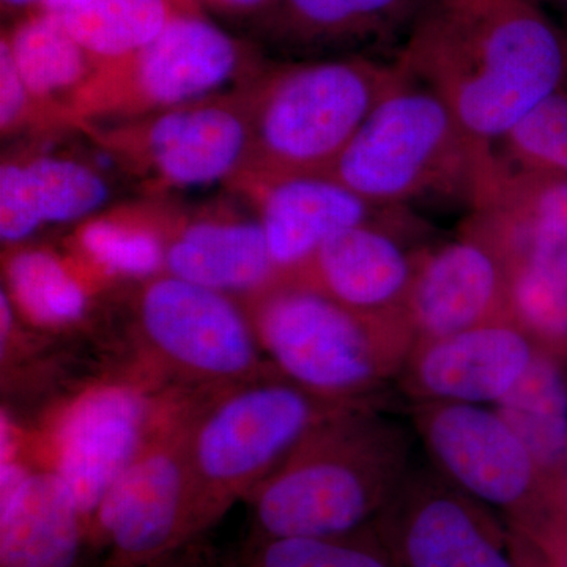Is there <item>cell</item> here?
I'll return each instance as SVG.
<instances>
[{
	"instance_id": "obj_1",
	"label": "cell",
	"mask_w": 567,
	"mask_h": 567,
	"mask_svg": "<svg viewBox=\"0 0 567 567\" xmlns=\"http://www.w3.org/2000/svg\"><path fill=\"white\" fill-rule=\"evenodd\" d=\"M394 62L496 147L567 80V35L532 0H425Z\"/></svg>"
},
{
	"instance_id": "obj_2",
	"label": "cell",
	"mask_w": 567,
	"mask_h": 567,
	"mask_svg": "<svg viewBox=\"0 0 567 567\" xmlns=\"http://www.w3.org/2000/svg\"><path fill=\"white\" fill-rule=\"evenodd\" d=\"M372 404L324 420L254 488L246 498L254 543L349 536L374 525L410 473L412 439Z\"/></svg>"
},
{
	"instance_id": "obj_3",
	"label": "cell",
	"mask_w": 567,
	"mask_h": 567,
	"mask_svg": "<svg viewBox=\"0 0 567 567\" xmlns=\"http://www.w3.org/2000/svg\"><path fill=\"white\" fill-rule=\"evenodd\" d=\"M402 80L394 61L363 54L264 63L248 81L251 145L234 185L327 175L377 103Z\"/></svg>"
},
{
	"instance_id": "obj_4",
	"label": "cell",
	"mask_w": 567,
	"mask_h": 567,
	"mask_svg": "<svg viewBox=\"0 0 567 567\" xmlns=\"http://www.w3.org/2000/svg\"><path fill=\"white\" fill-rule=\"evenodd\" d=\"M241 303L276 371L331 401L374 402L416 342L404 312L354 311L298 279H281Z\"/></svg>"
},
{
	"instance_id": "obj_5",
	"label": "cell",
	"mask_w": 567,
	"mask_h": 567,
	"mask_svg": "<svg viewBox=\"0 0 567 567\" xmlns=\"http://www.w3.org/2000/svg\"><path fill=\"white\" fill-rule=\"evenodd\" d=\"M495 162V147L476 141L436 93L404 74L327 175L380 207L429 199L470 207Z\"/></svg>"
},
{
	"instance_id": "obj_6",
	"label": "cell",
	"mask_w": 567,
	"mask_h": 567,
	"mask_svg": "<svg viewBox=\"0 0 567 567\" xmlns=\"http://www.w3.org/2000/svg\"><path fill=\"white\" fill-rule=\"evenodd\" d=\"M358 404L320 398L279 372L204 393L189 435L194 527H215L267 480L309 432Z\"/></svg>"
},
{
	"instance_id": "obj_7",
	"label": "cell",
	"mask_w": 567,
	"mask_h": 567,
	"mask_svg": "<svg viewBox=\"0 0 567 567\" xmlns=\"http://www.w3.org/2000/svg\"><path fill=\"white\" fill-rule=\"evenodd\" d=\"M470 208L466 221L505 265L511 319L567 357V178L514 169L498 156Z\"/></svg>"
},
{
	"instance_id": "obj_8",
	"label": "cell",
	"mask_w": 567,
	"mask_h": 567,
	"mask_svg": "<svg viewBox=\"0 0 567 567\" xmlns=\"http://www.w3.org/2000/svg\"><path fill=\"white\" fill-rule=\"evenodd\" d=\"M145 374L177 390L215 393L274 374L241 301L159 274L133 298Z\"/></svg>"
},
{
	"instance_id": "obj_9",
	"label": "cell",
	"mask_w": 567,
	"mask_h": 567,
	"mask_svg": "<svg viewBox=\"0 0 567 567\" xmlns=\"http://www.w3.org/2000/svg\"><path fill=\"white\" fill-rule=\"evenodd\" d=\"M204 393L177 390L93 520L103 567H144L197 539L189 435Z\"/></svg>"
},
{
	"instance_id": "obj_10",
	"label": "cell",
	"mask_w": 567,
	"mask_h": 567,
	"mask_svg": "<svg viewBox=\"0 0 567 567\" xmlns=\"http://www.w3.org/2000/svg\"><path fill=\"white\" fill-rule=\"evenodd\" d=\"M262 65L203 11H181L132 59L96 70L74 106V126L134 121L207 99L229 82L252 80Z\"/></svg>"
},
{
	"instance_id": "obj_11",
	"label": "cell",
	"mask_w": 567,
	"mask_h": 567,
	"mask_svg": "<svg viewBox=\"0 0 567 567\" xmlns=\"http://www.w3.org/2000/svg\"><path fill=\"white\" fill-rule=\"evenodd\" d=\"M81 130L158 192L234 182L246 169L251 145L248 82L134 121Z\"/></svg>"
},
{
	"instance_id": "obj_12",
	"label": "cell",
	"mask_w": 567,
	"mask_h": 567,
	"mask_svg": "<svg viewBox=\"0 0 567 567\" xmlns=\"http://www.w3.org/2000/svg\"><path fill=\"white\" fill-rule=\"evenodd\" d=\"M175 391L163 390L145 372L104 380L59 406L44 429L40 465L65 481L92 535L104 496L140 453Z\"/></svg>"
},
{
	"instance_id": "obj_13",
	"label": "cell",
	"mask_w": 567,
	"mask_h": 567,
	"mask_svg": "<svg viewBox=\"0 0 567 567\" xmlns=\"http://www.w3.org/2000/svg\"><path fill=\"white\" fill-rule=\"evenodd\" d=\"M417 435L436 472L532 532L546 511L567 513V491L543 475L503 417L483 405L417 402Z\"/></svg>"
},
{
	"instance_id": "obj_14",
	"label": "cell",
	"mask_w": 567,
	"mask_h": 567,
	"mask_svg": "<svg viewBox=\"0 0 567 567\" xmlns=\"http://www.w3.org/2000/svg\"><path fill=\"white\" fill-rule=\"evenodd\" d=\"M374 528L395 567H520L488 507L439 472L410 470Z\"/></svg>"
},
{
	"instance_id": "obj_15",
	"label": "cell",
	"mask_w": 567,
	"mask_h": 567,
	"mask_svg": "<svg viewBox=\"0 0 567 567\" xmlns=\"http://www.w3.org/2000/svg\"><path fill=\"white\" fill-rule=\"evenodd\" d=\"M405 315L416 341L511 320L505 265L472 224L450 244L417 251Z\"/></svg>"
},
{
	"instance_id": "obj_16",
	"label": "cell",
	"mask_w": 567,
	"mask_h": 567,
	"mask_svg": "<svg viewBox=\"0 0 567 567\" xmlns=\"http://www.w3.org/2000/svg\"><path fill=\"white\" fill-rule=\"evenodd\" d=\"M536 350L517 323L503 320L416 341L399 377L417 402L496 404L527 371Z\"/></svg>"
},
{
	"instance_id": "obj_17",
	"label": "cell",
	"mask_w": 567,
	"mask_h": 567,
	"mask_svg": "<svg viewBox=\"0 0 567 567\" xmlns=\"http://www.w3.org/2000/svg\"><path fill=\"white\" fill-rule=\"evenodd\" d=\"M91 524L58 473L24 457L0 464V567H81Z\"/></svg>"
},
{
	"instance_id": "obj_18",
	"label": "cell",
	"mask_w": 567,
	"mask_h": 567,
	"mask_svg": "<svg viewBox=\"0 0 567 567\" xmlns=\"http://www.w3.org/2000/svg\"><path fill=\"white\" fill-rule=\"evenodd\" d=\"M237 188L256 203L271 259L282 279L300 275L324 241L341 230L391 223L402 212L368 203L330 175H300Z\"/></svg>"
},
{
	"instance_id": "obj_19",
	"label": "cell",
	"mask_w": 567,
	"mask_h": 567,
	"mask_svg": "<svg viewBox=\"0 0 567 567\" xmlns=\"http://www.w3.org/2000/svg\"><path fill=\"white\" fill-rule=\"evenodd\" d=\"M390 224L369 223L341 230L290 279L308 284L354 311L405 315L417 252L406 251Z\"/></svg>"
},
{
	"instance_id": "obj_20",
	"label": "cell",
	"mask_w": 567,
	"mask_h": 567,
	"mask_svg": "<svg viewBox=\"0 0 567 567\" xmlns=\"http://www.w3.org/2000/svg\"><path fill=\"white\" fill-rule=\"evenodd\" d=\"M164 274L246 301L281 281L260 221L174 213Z\"/></svg>"
},
{
	"instance_id": "obj_21",
	"label": "cell",
	"mask_w": 567,
	"mask_h": 567,
	"mask_svg": "<svg viewBox=\"0 0 567 567\" xmlns=\"http://www.w3.org/2000/svg\"><path fill=\"white\" fill-rule=\"evenodd\" d=\"M106 177L91 164L22 153L0 166V238L3 248L25 244L48 224L84 221L110 197Z\"/></svg>"
},
{
	"instance_id": "obj_22",
	"label": "cell",
	"mask_w": 567,
	"mask_h": 567,
	"mask_svg": "<svg viewBox=\"0 0 567 567\" xmlns=\"http://www.w3.org/2000/svg\"><path fill=\"white\" fill-rule=\"evenodd\" d=\"M425 0H274L276 39L297 50L401 47Z\"/></svg>"
},
{
	"instance_id": "obj_23",
	"label": "cell",
	"mask_w": 567,
	"mask_h": 567,
	"mask_svg": "<svg viewBox=\"0 0 567 567\" xmlns=\"http://www.w3.org/2000/svg\"><path fill=\"white\" fill-rule=\"evenodd\" d=\"M40 118V133L74 126L73 110L96 65L61 14L31 11L3 31Z\"/></svg>"
},
{
	"instance_id": "obj_24",
	"label": "cell",
	"mask_w": 567,
	"mask_h": 567,
	"mask_svg": "<svg viewBox=\"0 0 567 567\" xmlns=\"http://www.w3.org/2000/svg\"><path fill=\"white\" fill-rule=\"evenodd\" d=\"M2 275V290L20 319L47 331L80 324L100 284L70 252L25 244L3 248Z\"/></svg>"
},
{
	"instance_id": "obj_25",
	"label": "cell",
	"mask_w": 567,
	"mask_h": 567,
	"mask_svg": "<svg viewBox=\"0 0 567 567\" xmlns=\"http://www.w3.org/2000/svg\"><path fill=\"white\" fill-rule=\"evenodd\" d=\"M174 212L156 205H132L91 216L74 229L69 252L99 282H142L164 274L167 233Z\"/></svg>"
},
{
	"instance_id": "obj_26",
	"label": "cell",
	"mask_w": 567,
	"mask_h": 567,
	"mask_svg": "<svg viewBox=\"0 0 567 567\" xmlns=\"http://www.w3.org/2000/svg\"><path fill=\"white\" fill-rule=\"evenodd\" d=\"M543 475L567 491L566 358L537 347L527 371L495 404Z\"/></svg>"
},
{
	"instance_id": "obj_27",
	"label": "cell",
	"mask_w": 567,
	"mask_h": 567,
	"mask_svg": "<svg viewBox=\"0 0 567 567\" xmlns=\"http://www.w3.org/2000/svg\"><path fill=\"white\" fill-rule=\"evenodd\" d=\"M181 11L174 0H71L61 18L102 70L144 50Z\"/></svg>"
},
{
	"instance_id": "obj_28",
	"label": "cell",
	"mask_w": 567,
	"mask_h": 567,
	"mask_svg": "<svg viewBox=\"0 0 567 567\" xmlns=\"http://www.w3.org/2000/svg\"><path fill=\"white\" fill-rule=\"evenodd\" d=\"M240 567H395L374 525L339 537H284L254 543Z\"/></svg>"
},
{
	"instance_id": "obj_29",
	"label": "cell",
	"mask_w": 567,
	"mask_h": 567,
	"mask_svg": "<svg viewBox=\"0 0 567 567\" xmlns=\"http://www.w3.org/2000/svg\"><path fill=\"white\" fill-rule=\"evenodd\" d=\"M496 147L499 158L514 169L567 178V80L532 107Z\"/></svg>"
},
{
	"instance_id": "obj_30",
	"label": "cell",
	"mask_w": 567,
	"mask_h": 567,
	"mask_svg": "<svg viewBox=\"0 0 567 567\" xmlns=\"http://www.w3.org/2000/svg\"><path fill=\"white\" fill-rule=\"evenodd\" d=\"M0 130L3 137L22 132L40 133L39 112L18 71L3 32L0 40Z\"/></svg>"
},
{
	"instance_id": "obj_31",
	"label": "cell",
	"mask_w": 567,
	"mask_h": 567,
	"mask_svg": "<svg viewBox=\"0 0 567 567\" xmlns=\"http://www.w3.org/2000/svg\"><path fill=\"white\" fill-rule=\"evenodd\" d=\"M196 2L200 7H212V9L224 11V13L245 14L267 11L274 0H196Z\"/></svg>"
},
{
	"instance_id": "obj_32",
	"label": "cell",
	"mask_w": 567,
	"mask_h": 567,
	"mask_svg": "<svg viewBox=\"0 0 567 567\" xmlns=\"http://www.w3.org/2000/svg\"><path fill=\"white\" fill-rule=\"evenodd\" d=\"M144 567H200L199 563L196 561V558L192 557V554H188L186 548L177 551V554L171 555V557H166L159 559V561L152 563V565H147Z\"/></svg>"
},
{
	"instance_id": "obj_33",
	"label": "cell",
	"mask_w": 567,
	"mask_h": 567,
	"mask_svg": "<svg viewBox=\"0 0 567 567\" xmlns=\"http://www.w3.org/2000/svg\"><path fill=\"white\" fill-rule=\"evenodd\" d=\"M3 14H29L39 7L41 0H0Z\"/></svg>"
},
{
	"instance_id": "obj_34",
	"label": "cell",
	"mask_w": 567,
	"mask_h": 567,
	"mask_svg": "<svg viewBox=\"0 0 567 567\" xmlns=\"http://www.w3.org/2000/svg\"><path fill=\"white\" fill-rule=\"evenodd\" d=\"M71 0H41L39 7L33 11H44V13L61 14L69 7Z\"/></svg>"
},
{
	"instance_id": "obj_35",
	"label": "cell",
	"mask_w": 567,
	"mask_h": 567,
	"mask_svg": "<svg viewBox=\"0 0 567 567\" xmlns=\"http://www.w3.org/2000/svg\"><path fill=\"white\" fill-rule=\"evenodd\" d=\"M174 2L185 11H203L196 0H174Z\"/></svg>"
},
{
	"instance_id": "obj_36",
	"label": "cell",
	"mask_w": 567,
	"mask_h": 567,
	"mask_svg": "<svg viewBox=\"0 0 567 567\" xmlns=\"http://www.w3.org/2000/svg\"><path fill=\"white\" fill-rule=\"evenodd\" d=\"M559 9H561L563 13V24L561 28L565 29L567 35V0H558Z\"/></svg>"
},
{
	"instance_id": "obj_37",
	"label": "cell",
	"mask_w": 567,
	"mask_h": 567,
	"mask_svg": "<svg viewBox=\"0 0 567 567\" xmlns=\"http://www.w3.org/2000/svg\"><path fill=\"white\" fill-rule=\"evenodd\" d=\"M532 2H535V3H557L558 0H532Z\"/></svg>"
}]
</instances>
